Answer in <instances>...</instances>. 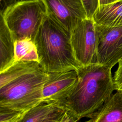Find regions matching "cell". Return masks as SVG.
Wrapping results in <instances>:
<instances>
[{
	"label": "cell",
	"instance_id": "cell-8",
	"mask_svg": "<svg viewBox=\"0 0 122 122\" xmlns=\"http://www.w3.org/2000/svg\"><path fill=\"white\" fill-rule=\"evenodd\" d=\"M42 90V102L61 106L68 97L78 79L76 70L49 73Z\"/></svg>",
	"mask_w": 122,
	"mask_h": 122
},
{
	"label": "cell",
	"instance_id": "cell-11",
	"mask_svg": "<svg viewBox=\"0 0 122 122\" xmlns=\"http://www.w3.org/2000/svg\"><path fill=\"white\" fill-rule=\"evenodd\" d=\"M92 18L98 25L111 27L122 26V0L100 6Z\"/></svg>",
	"mask_w": 122,
	"mask_h": 122
},
{
	"label": "cell",
	"instance_id": "cell-12",
	"mask_svg": "<svg viewBox=\"0 0 122 122\" xmlns=\"http://www.w3.org/2000/svg\"><path fill=\"white\" fill-rule=\"evenodd\" d=\"M41 68L40 63L33 61H19L0 72V87L27 73Z\"/></svg>",
	"mask_w": 122,
	"mask_h": 122
},
{
	"label": "cell",
	"instance_id": "cell-9",
	"mask_svg": "<svg viewBox=\"0 0 122 122\" xmlns=\"http://www.w3.org/2000/svg\"><path fill=\"white\" fill-rule=\"evenodd\" d=\"M86 122H122V92L117 91Z\"/></svg>",
	"mask_w": 122,
	"mask_h": 122
},
{
	"label": "cell",
	"instance_id": "cell-10",
	"mask_svg": "<svg viewBox=\"0 0 122 122\" xmlns=\"http://www.w3.org/2000/svg\"><path fill=\"white\" fill-rule=\"evenodd\" d=\"M15 41L3 17L0 20V72L14 62Z\"/></svg>",
	"mask_w": 122,
	"mask_h": 122
},
{
	"label": "cell",
	"instance_id": "cell-7",
	"mask_svg": "<svg viewBox=\"0 0 122 122\" xmlns=\"http://www.w3.org/2000/svg\"><path fill=\"white\" fill-rule=\"evenodd\" d=\"M48 14L70 34L87 18L81 0H44Z\"/></svg>",
	"mask_w": 122,
	"mask_h": 122
},
{
	"label": "cell",
	"instance_id": "cell-14",
	"mask_svg": "<svg viewBox=\"0 0 122 122\" xmlns=\"http://www.w3.org/2000/svg\"><path fill=\"white\" fill-rule=\"evenodd\" d=\"M14 53V63L19 61H33L40 63L36 46L31 40L26 39L15 41Z\"/></svg>",
	"mask_w": 122,
	"mask_h": 122
},
{
	"label": "cell",
	"instance_id": "cell-17",
	"mask_svg": "<svg viewBox=\"0 0 122 122\" xmlns=\"http://www.w3.org/2000/svg\"><path fill=\"white\" fill-rule=\"evenodd\" d=\"M114 90L122 92V59L118 62V67L113 77Z\"/></svg>",
	"mask_w": 122,
	"mask_h": 122
},
{
	"label": "cell",
	"instance_id": "cell-6",
	"mask_svg": "<svg viewBox=\"0 0 122 122\" xmlns=\"http://www.w3.org/2000/svg\"><path fill=\"white\" fill-rule=\"evenodd\" d=\"M97 36V63L111 69L122 59V26L96 24Z\"/></svg>",
	"mask_w": 122,
	"mask_h": 122
},
{
	"label": "cell",
	"instance_id": "cell-16",
	"mask_svg": "<svg viewBox=\"0 0 122 122\" xmlns=\"http://www.w3.org/2000/svg\"><path fill=\"white\" fill-rule=\"evenodd\" d=\"M88 18H92L99 7V0H81Z\"/></svg>",
	"mask_w": 122,
	"mask_h": 122
},
{
	"label": "cell",
	"instance_id": "cell-18",
	"mask_svg": "<svg viewBox=\"0 0 122 122\" xmlns=\"http://www.w3.org/2000/svg\"><path fill=\"white\" fill-rule=\"evenodd\" d=\"M79 120L73 112L70 110L65 109L60 122H78Z\"/></svg>",
	"mask_w": 122,
	"mask_h": 122
},
{
	"label": "cell",
	"instance_id": "cell-3",
	"mask_svg": "<svg viewBox=\"0 0 122 122\" xmlns=\"http://www.w3.org/2000/svg\"><path fill=\"white\" fill-rule=\"evenodd\" d=\"M49 73L41 67L0 87V106L28 111L42 102V90Z\"/></svg>",
	"mask_w": 122,
	"mask_h": 122
},
{
	"label": "cell",
	"instance_id": "cell-2",
	"mask_svg": "<svg viewBox=\"0 0 122 122\" xmlns=\"http://www.w3.org/2000/svg\"><path fill=\"white\" fill-rule=\"evenodd\" d=\"M40 64L48 73L78 70L71 34L47 14L34 39Z\"/></svg>",
	"mask_w": 122,
	"mask_h": 122
},
{
	"label": "cell",
	"instance_id": "cell-20",
	"mask_svg": "<svg viewBox=\"0 0 122 122\" xmlns=\"http://www.w3.org/2000/svg\"><path fill=\"white\" fill-rule=\"evenodd\" d=\"M17 1V0H0V13H2L8 7Z\"/></svg>",
	"mask_w": 122,
	"mask_h": 122
},
{
	"label": "cell",
	"instance_id": "cell-13",
	"mask_svg": "<svg viewBox=\"0 0 122 122\" xmlns=\"http://www.w3.org/2000/svg\"><path fill=\"white\" fill-rule=\"evenodd\" d=\"M62 107L56 103L41 102L28 110L21 122H42Z\"/></svg>",
	"mask_w": 122,
	"mask_h": 122
},
{
	"label": "cell",
	"instance_id": "cell-5",
	"mask_svg": "<svg viewBox=\"0 0 122 122\" xmlns=\"http://www.w3.org/2000/svg\"><path fill=\"white\" fill-rule=\"evenodd\" d=\"M71 42L75 57L81 66L97 63V36L93 18L83 20L72 30Z\"/></svg>",
	"mask_w": 122,
	"mask_h": 122
},
{
	"label": "cell",
	"instance_id": "cell-15",
	"mask_svg": "<svg viewBox=\"0 0 122 122\" xmlns=\"http://www.w3.org/2000/svg\"><path fill=\"white\" fill-rule=\"evenodd\" d=\"M27 111L0 106V122H21Z\"/></svg>",
	"mask_w": 122,
	"mask_h": 122
},
{
	"label": "cell",
	"instance_id": "cell-19",
	"mask_svg": "<svg viewBox=\"0 0 122 122\" xmlns=\"http://www.w3.org/2000/svg\"><path fill=\"white\" fill-rule=\"evenodd\" d=\"M65 111L64 107L61 108L52 116L45 119L42 122H60Z\"/></svg>",
	"mask_w": 122,
	"mask_h": 122
},
{
	"label": "cell",
	"instance_id": "cell-4",
	"mask_svg": "<svg viewBox=\"0 0 122 122\" xmlns=\"http://www.w3.org/2000/svg\"><path fill=\"white\" fill-rule=\"evenodd\" d=\"M47 14L44 0H18L0 13L15 41L26 39L34 41Z\"/></svg>",
	"mask_w": 122,
	"mask_h": 122
},
{
	"label": "cell",
	"instance_id": "cell-21",
	"mask_svg": "<svg viewBox=\"0 0 122 122\" xmlns=\"http://www.w3.org/2000/svg\"><path fill=\"white\" fill-rule=\"evenodd\" d=\"M119 0H99V4L100 6L108 5L115 2Z\"/></svg>",
	"mask_w": 122,
	"mask_h": 122
},
{
	"label": "cell",
	"instance_id": "cell-1",
	"mask_svg": "<svg viewBox=\"0 0 122 122\" xmlns=\"http://www.w3.org/2000/svg\"><path fill=\"white\" fill-rule=\"evenodd\" d=\"M78 79L68 97L62 103L78 118H89L98 111L114 90L111 69L98 64L81 66Z\"/></svg>",
	"mask_w": 122,
	"mask_h": 122
}]
</instances>
